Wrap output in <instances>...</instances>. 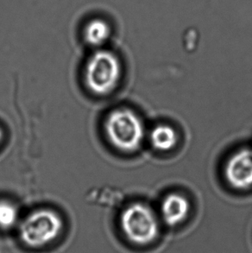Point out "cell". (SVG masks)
Wrapping results in <instances>:
<instances>
[{
	"label": "cell",
	"mask_w": 252,
	"mask_h": 253,
	"mask_svg": "<svg viewBox=\"0 0 252 253\" xmlns=\"http://www.w3.org/2000/svg\"><path fill=\"white\" fill-rule=\"evenodd\" d=\"M106 131L111 144L126 152L137 150L144 137V127L141 120L128 109L111 113L106 121Z\"/></svg>",
	"instance_id": "obj_2"
},
{
	"label": "cell",
	"mask_w": 252,
	"mask_h": 253,
	"mask_svg": "<svg viewBox=\"0 0 252 253\" xmlns=\"http://www.w3.org/2000/svg\"><path fill=\"white\" fill-rule=\"evenodd\" d=\"M121 76L119 59L112 52L99 50L89 59L85 67V83L93 93L105 95L116 87Z\"/></svg>",
	"instance_id": "obj_3"
},
{
	"label": "cell",
	"mask_w": 252,
	"mask_h": 253,
	"mask_svg": "<svg viewBox=\"0 0 252 253\" xmlns=\"http://www.w3.org/2000/svg\"><path fill=\"white\" fill-rule=\"evenodd\" d=\"M111 29L106 21L93 19L85 26L84 37L85 41L92 46L104 44L109 38Z\"/></svg>",
	"instance_id": "obj_7"
},
{
	"label": "cell",
	"mask_w": 252,
	"mask_h": 253,
	"mask_svg": "<svg viewBox=\"0 0 252 253\" xmlns=\"http://www.w3.org/2000/svg\"><path fill=\"white\" fill-rule=\"evenodd\" d=\"M63 228L61 216L50 209H39L31 212L19 225V237L31 248H40L58 238Z\"/></svg>",
	"instance_id": "obj_1"
},
{
	"label": "cell",
	"mask_w": 252,
	"mask_h": 253,
	"mask_svg": "<svg viewBox=\"0 0 252 253\" xmlns=\"http://www.w3.org/2000/svg\"><path fill=\"white\" fill-rule=\"evenodd\" d=\"M2 138H3V131H2V130L0 129V141H1Z\"/></svg>",
	"instance_id": "obj_10"
},
{
	"label": "cell",
	"mask_w": 252,
	"mask_h": 253,
	"mask_svg": "<svg viewBox=\"0 0 252 253\" xmlns=\"http://www.w3.org/2000/svg\"><path fill=\"white\" fill-rule=\"evenodd\" d=\"M225 178L232 187L239 189L252 186V149L239 151L229 159Z\"/></svg>",
	"instance_id": "obj_5"
},
{
	"label": "cell",
	"mask_w": 252,
	"mask_h": 253,
	"mask_svg": "<svg viewBox=\"0 0 252 253\" xmlns=\"http://www.w3.org/2000/svg\"><path fill=\"white\" fill-rule=\"evenodd\" d=\"M151 144L159 151H169L177 143V135L173 128L168 126H159L150 134Z\"/></svg>",
	"instance_id": "obj_8"
},
{
	"label": "cell",
	"mask_w": 252,
	"mask_h": 253,
	"mask_svg": "<svg viewBox=\"0 0 252 253\" xmlns=\"http://www.w3.org/2000/svg\"><path fill=\"white\" fill-rule=\"evenodd\" d=\"M19 212L17 207L8 201H0V229L10 230L17 226Z\"/></svg>",
	"instance_id": "obj_9"
},
{
	"label": "cell",
	"mask_w": 252,
	"mask_h": 253,
	"mask_svg": "<svg viewBox=\"0 0 252 253\" xmlns=\"http://www.w3.org/2000/svg\"><path fill=\"white\" fill-rule=\"evenodd\" d=\"M162 215L168 226H174L182 222L189 212V203L183 196L168 195L162 204Z\"/></svg>",
	"instance_id": "obj_6"
},
{
	"label": "cell",
	"mask_w": 252,
	"mask_h": 253,
	"mask_svg": "<svg viewBox=\"0 0 252 253\" xmlns=\"http://www.w3.org/2000/svg\"><path fill=\"white\" fill-rule=\"evenodd\" d=\"M126 238L132 243L143 246L151 243L158 235V223L151 209L136 203L124 210L120 219Z\"/></svg>",
	"instance_id": "obj_4"
}]
</instances>
